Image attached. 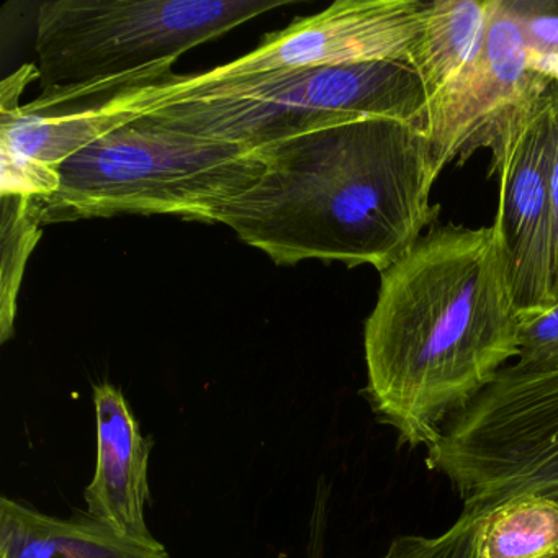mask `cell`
I'll list each match as a JSON object with an SVG mask.
<instances>
[{"label":"cell","instance_id":"obj_4","mask_svg":"<svg viewBox=\"0 0 558 558\" xmlns=\"http://www.w3.org/2000/svg\"><path fill=\"white\" fill-rule=\"evenodd\" d=\"M287 0H54L38 12L41 96L25 112L81 109L172 76L175 61Z\"/></svg>","mask_w":558,"mask_h":558},{"label":"cell","instance_id":"obj_17","mask_svg":"<svg viewBox=\"0 0 558 558\" xmlns=\"http://www.w3.org/2000/svg\"><path fill=\"white\" fill-rule=\"evenodd\" d=\"M519 22L529 51L558 54V0H505Z\"/></svg>","mask_w":558,"mask_h":558},{"label":"cell","instance_id":"obj_10","mask_svg":"<svg viewBox=\"0 0 558 558\" xmlns=\"http://www.w3.org/2000/svg\"><path fill=\"white\" fill-rule=\"evenodd\" d=\"M97 420V466L84 492L87 512L117 534L151 538L146 524L149 502L148 465L153 440L145 439L138 421L116 385L94 387Z\"/></svg>","mask_w":558,"mask_h":558},{"label":"cell","instance_id":"obj_1","mask_svg":"<svg viewBox=\"0 0 558 558\" xmlns=\"http://www.w3.org/2000/svg\"><path fill=\"white\" fill-rule=\"evenodd\" d=\"M365 322L368 403L401 446L444 424L519 357L521 313L498 228L433 227L380 274Z\"/></svg>","mask_w":558,"mask_h":558},{"label":"cell","instance_id":"obj_2","mask_svg":"<svg viewBox=\"0 0 558 558\" xmlns=\"http://www.w3.org/2000/svg\"><path fill=\"white\" fill-rule=\"evenodd\" d=\"M259 181L217 223L279 266L302 260L385 272L439 217V174L416 123L365 119L257 149Z\"/></svg>","mask_w":558,"mask_h":558},{"label":"cell","instance_id":"obj_7","mask_svg":"<svg viewBox=\"0 0 558 558\" xmlns=\"http://www.w3.org/2000/svg\"><path fill=\"white\" fill-rule=\"evenodd\" d=\"M551 80L532 70L519 22L505 0H496L475 63L427 102L421 130L437 174L456 159L466 161L476 149L492 151L547 96Z\"/></svg>","mask_w":558,"mask_h":558},{"label":"cell","instance_id":"obj_11","mask_svg":"<svg viewBox=\"0 0 558 558\" xmlns=\"http://www.w3.org/2000/svg\"><path fill=\"white\" fill-rule=\"evenodd\" d=\"M0 558H171L161 542L123 537L87 512L48 515L0 499Z\"/></svg>","mask_w":558,"mask_h":558},{"label":"cell","instance_id":"obj_15","mask_svg":"<svg viewBox=\"0 0 558 558\" xmlns=\"http://www.w3.org/2000/svg\"><path fill=\"white\" fill-rule=\"evenodd\" d=\"M41 214L35 197L2 195V293L0 341L14 335L17 295L25 266L41 238Z\"/></svg>","mask_w":558,"mask_h":558},{"label":"cell","instance_id":"obj_16","mask_svg":"<svg viewBox=\"0 0 558 558\" xmlns=\"http://www.w3.org/2000/svg\"><path fill=\"white\" fill-rule=\"evenodd\" d=\"M488 512L463 511L452 527L436 537L398 535L380 558H482Z\"/></svg>","mask_w":558,"mask_h":558},{"label":"cell","instance_id":"obj_12","mask_svg":"<svg viewBox=\"0 0 558 558\" xmlns=\"http://www.w3.org/2000/svg\"><path fill=\"white\" fill-rule=\"evenodd\" d=\"M495 5L496 0L427 2L423 31L408 61L423 83L427 102L475 63Z\"/></svg>","mask_w":558,"mask_h":558},{"label":"cell","instance_id":"obj_23","mask_svg":"<svg viewBox=\"0 0 558 558\" xmlns=\"http://www.w3.org/2000/svg\"><path fill=\"white\" fill-rule=\"evenodd\" d=\"M550 498H555L558 501V493H557V495L550 496Z\"/></svg>","mask_w":558,"mask_h":558},{"label":"cell","instance_id":"obj_13","mask_svg":"<svg viewBox=\"0 0 558 558\" xmlns=\"http://www.w3.org/2000/svg\"><path fill=\"white\" fill-rule=\"evenodd\" d=\"M0 149L58 169L117 126L132 120L109 116L102 107L90 106L68 112H25L24 107L0 113Z\"/></svg>","mask_w":558,"mask_h":558},{"label":"cell","instance_id":"obj_8","mask_svg":"<svg viewBox=\"0 0 558 558\" xmlns=\"http://www.w3.org/2000/svg\"><path fill=\"white\" fill-rule=\"evenodd\" d=\"M426 11L421 0H338L202 76L223 81L368 61L408 63Z\"/></svg>","mask_w":558,"mask_h":558},{"label":"cell","instance_id":"obj_14","mask_svg":"<svg viewBox=\"0 0 558 558\" xmlns=\"http://www.w3.org/2000/svg\"><path fill=\"white\" fill-rule=\"evenodd\" d=\"M482 558H558V501L525 493L488 512Z\"/></svg>","mask_w":558,"mask_h":558},{"label":"cell","instance_id":"obj_6","mask_svg":"<svg viewBox=\"0 0 558 558\" xmlns=\"http://www.w3.org/2000/svg\"><path fill=\"white\" fill-rule=\"evenodd\" d=\"M427 469L456 488L463 511L489 512L558 493V367L506 365L427 447Z\"/></svg>","mask_w":558,"mask_h":558},{"label":"cell","instance_id":"obj_22","mask_svg":"<svg viewBox=\"0 0 558 558\" xmlns=\"http://www.w3.org/2000/svg\"><path fill=\"white\" fill-rule=\"evenodd\" d=\"M529 63H531L532 70L558 83V54L537 57V54H532L531 51H529Z\"/></svg>","mask_w":558,"mask_h":558},{"label":"cell","instance_id":"obj_19","mask_svg":"<svg viewBox=\"0 0 558 558\" xmlns=\"http://www.w3.org/2000/svg\"><path fill=\"white\" fill-rule=\"evenodd\" d=\"M518 362L532 367H558V305L521 318Z\"/></svg>","mask_w":558,"mask_h":558},{"label":"cell","instance_id":"obj_21","mask_svg":"<svg viewBox=\"0 0 558 558\" xmlns=\"http://www.w3.org/2000/svg\"><path fill=\"white\" fill-rule=\"evenodd\" d=\"M38 77V70H35L32 64L21 68L14 76L8 77L2 83V99H0V110H11L21 107L19 99H21L22 93H24L27 84L32 80Z\"/></svg>","mask_w":558,"mask_h":558},{"label":"cell","instance_id":"obj_5","mask_svg":"<svg viewBox=\"0 0 558 558\" xmlns=\"http://www.w3.org/2000/svg\"><path fill=\"white\" fill-rule=\"evenodd\" d=\"M60 187L35 197L41 223L113 215H175L217 223L225 205L253 187L256 151L169 129L149 116L117 126L58 166Z\"/></svg>","mask_w":558,"mask_h":558},{"label":"cell","instance_id":"obj_18","mask_svg":"<svg viewBox=\"0 0 558 558\" xmlns=\"http://www.w3.org/2000/svg\"><path fill=\"white\" fill-rule=\"evenodd\" d=\"M2 159V195H22V197H47L60 187V174L57 169L40 165L34 159L0 149Z\"/></svg>","mask_w":558,"mask_h":558},{"label":"cell","instance_id":"obj_20","mask_svg":"<svg viewBox=\"0 0 558 558\" xmlns=\"http://www.w3.org/2000/svg\"><path fill=\"white\" fill-rule=\"evenodd\" d=\"M551 159L548 220H550V257H548V308L558 305V83L550 84Z\"/></svg>","mask_w":558,"mask_h":558},{"label":"cell","instance_id":"obj_9","mask_svg":"<svg viewBox=\"0 0 558 558\" xmlns=\"http://www.w3.org/2000/svg\"><path fill=\"white\" fill-rule=\"evenodd\" d=\"M499 178L495 218L521 318L548 308L550 257L551 102L547 96L521 117L492 149Z\"/></svg>","mask_w":558,"mask_h":558},{"label":"cell","instance_id":"obj_3","mask_svg":"<svg viewBox=\"0 0 558 558\" xmlns=\"http://www.w3.org/2000/svg\"><path fill=\"white\" fill-rule=\"evenodd\" d=\"M97 104L129 119L149 116L169 129L257 151L357 120L390 119L421 126L427 97L410 63L368 61L240 80L172 74Z\"/></svg>","mask_w":558,"mask_h":558}]
</instances>
